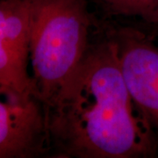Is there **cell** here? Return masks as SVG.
<instances>
[{"label": "cell", "instance_id": "obj_1", "mask_svg": "<svg viewBox=\"0 0 158 158\" xmlns=\"http://www.w3.org/2000/svg\"><path fill=\"white\" fill-rule=\"evenodd\" d=\"M50 153L62 158H140L158 153V136L126 83L110 34L46 108Z\"/></svg>", "mask_w": 158, "mask_h": 158}, {"label": "cell", "instance_id": "obj_2", "mask_svg": "<svg viewBox=\"0 0 158 158\" xmlns=\"http://www.w3.org/2000/svg\"><path fill=\"white\" fill-rule=\"evenodd\" d=\"M92 19L87 0H34L30 62L36 97L45 109L83 61Z\"/></svg>", "mask_w": 158, "mask_h": 158}, {"label": "cell", "instance_id": "obj_3", "mask_svg": "<svg viewBox=\"0 0 158 158\" xmlns=\"http://www.w3.org/2000/svg\"><path fill=\"white\" fill-rule=\"evenodd\" d=\"M119 63L135 101L158 136V45L141 29L112 27Z\"/></svg>", "mask_w": 158, "mask_h": 158}, {"label": "cell", "instance_id": "obj_4", "mask_svg": "<svg viewBox=\"0 0 158 158\" xmlns=\"http://www.w3.org/2000/svg\"><path fill=\"white\" fill-rule=\"evenodd\" d=\"M33 11L34 0H0V87L26 98L36 97L28 73Z\"/></svg>", "mask_w": 158, "mask_h": 158}, {"label": "cell", "instance_id": "obj_5", "mask_svg": "<svg viewBox=\"0 0 158 158\" xmlns=\"http://www.w3.org/2000/svg\"><path fill=\"white\" fill-rule=\"evenodd\" d=\"M49 153L42 102L0 87V158H34Z\"/></svg>", "mask_w": 158, "mask_h": 158}, {"label": "cell", "instance_id": "obj_6", "mask_svg": "<svg viewBox=\"0 0 158 158\" xmlns=\"http://www.w3.org/2000/svg\"><path fill=\"white\" fill-rule=\"evenodd\" d=\"M109 16L137 18L158 31V0H98Z\"/></svg>", "mask_w": 158, "mask_h": 158}, {"label": "cell", "instance_id": "obj_7", "mask_svg": "<svg viewBox=\"0 0 158 158\" xmlns=\"http://www.w3.org/2000/svg\"><path fill=\"white\" fill-rule=\"evenodd\" d=\"M156 33H157V34H158V31H157V32H156Z\"/></svg>", "mask_w": 158, "mask_h": 158}]
</instances>
